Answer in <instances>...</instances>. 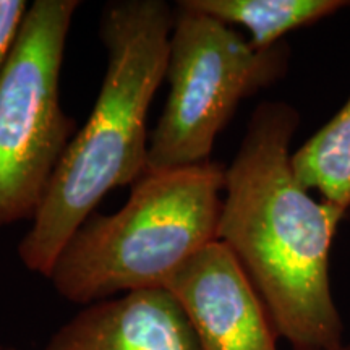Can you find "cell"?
I'll return each instance as SVG.
<instances>
[{
	"instance_id": "8fae6325",
	"label": "cell",
	"mask_w": 350,
	"mask_h": 350,
	"mask_svg": "<svg viewBox=\"0 0 350 350\" xmlns=\"http://www.w3.org/2000/svg\"><path fill=\"white\" fill-rule=\"evenodd\" d=\"M327 350H350V345H339V347H334V349H327Z\"/></svg>"
},
{
	"instance_id": "5b68a950",
	"label": "cell",
	"mask_w": 350,
	"mask_h": 350,
	"mask_svg": "<svg viewBox=\"0 0 350 350\" xmlns=\"http://www.w3.org/2000/svg\"><path fill=\"white\" fill-rule=\"evenodd\" d=\"M78 0H34L0 72V229L33 221L78 126L60 99Z\"/></svg>"
},
{
	"instance_id": "6da1fadb",
	"label": "cell",
	"mask_w": 350,
	"mask_h": 350,
	"mask_svg": "<svg viewBox=\"0 0 350 350\" xmlns=\"http://www.w3.org/2000/svg\"><path fill=\"white\" fill-rule=\"evenodd\" d=\"M300 113L284 100L253 111L226 167L217 240L260 294L279 338L294 350L344 344L331 288V248L345 211L314 196L292 167Z\"/></svg>"
},
{
	"instance_id": "7c38bea8",
	"label": "cell",
	"mask_w": 350,
	"mask_h": 350,
	"mask_svg": "<svg viewBox=\"0 0 350 350\" xmlns=\"http://www.w3.org/2000/svg\"><path fill=\"white\" fill-rule=\"evenodd\" d=\"M0 350H15V349H12V347H5V345L0 344Z\"/></svg>"
},
{
	"instance_id": "8992f818",
	"label": "cell",
	"mask_w": 350,
	"mask_h": 350,
	"mask_svg": "<svg viewBox=\"0 0 350 350\" xmlns=\"http://www.w3.org/2000/svg\"><path fill=\"white\" fill-rule=\"evenodd\" d=\"M164 288L182 308L200 350H279L260 294L221 240L196 253Z\"/></svg>"
},
{
	"instance_id": "52a82bcc",
	"label": "cell",
	"mask_w": 350,
	"mask_h": 350,
	"mask_svg": "<svg viewBox=\"0 0 350 350\" xmlns=\"http://www.w3.org/2000/svg\"><path fill=\"white\" fill-rule=\"evenodd\" d=\"M41 350H200L169 291L150 288L81 306Z\"/></svg>"
},
{
	"instance_id": "30bf717a",
	"label": "cell",
	"mask_w": 350,
	"mask_h": 350,
	"mask_svg": "<svg viewBox=\"0 0 350 350\" xmlns=\"http://www.w3.org/2000/svg\"><path fill=\"white\" fill-rule=\"evenodd\" d=\"M29 3L31 2L26 0H0V72L5 67L18 39Z\"/></svg>"
},
{
	"instance_id": "3957f363",
	"label": "cell",
	"mask_w": 350,
	"mask_h": 350,
	"mask_svg": "<svg viewBox=\"0 0 350 350\" xmlns=\"http://www.w3.org/2000/svg\"><path fill=\"white\" fill-rule=\"evenodd\" d=\"M226 165L148 170L119 211L91 214L57 258L49 281L62 299L91 305L164 288L217 240Z\"/></svg>"
},
{
	"instance_id": "7a4b0ae2",
	"label": "cell",
	"mask_w": 350,
	"mask_h": 350,
	"mask_svg": "<svg viewBox=\"0 0 350 350\" xmlns=\"http://www.w3.org/2000/svg\"><path fill=\"white\" fill-rule=\"evenodd\" d=\"M174 7L164 0H112L99 18L106 73L90 117L57 167L16 253L49 279L60 252L104 200L148 170V113L165 80Z\"/></svg>"
},
{
	"instance_id": "9c48e42d",
	"label": "cell",
	"mask_w": 350,
	"mask_h": 350,
	"mask_svg": "<svg viewBox=\"0 0 350 350\" xmlns=\"http://www.w3.org/2000/svg\"><path fill=\"white\" fill-rule=\"evenodd\" d=\"M292 167L321 200L350 209V96L325 125L292 151Z\"/></svg>"
},
{
	"instance_id": "ba28073f",
	"label": "cell",
	"mask_w": 350,
	"mask_h": 350,
	"mask_svg": "<svg viewBox=\"0 0 350 350\" xmlns=\"http://www.w3.org/2000/svg\"><path fill=\"white\" fill-rule=\"evenodd\" d=\"M227 26H240L248 42L268 51L297 29L317 25L350 8V0H185Z\"/></svg>"
},
{
	"instance_id": "277c9868",
	"label": "cell",
	"mask_w": 350,
	"mask_h": 350,
	"mask_svg": "<svg viewBox=\"0 0 350 350\" xmlns=\"http://www.w3.org/2000/svg\"><path fill=\"white\" fill-rule=\"evenodd\" d=\"M288 62L286 42L258 51L235 28L178 0L165 70L169 94L150 133L148 170L211 161L240 104L281 81Z\"/></svg>"
}]
</instances>
